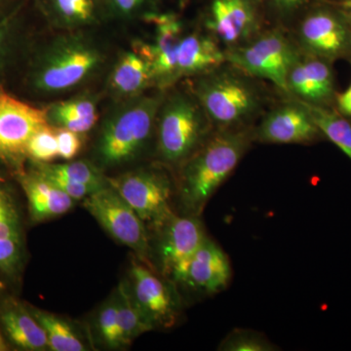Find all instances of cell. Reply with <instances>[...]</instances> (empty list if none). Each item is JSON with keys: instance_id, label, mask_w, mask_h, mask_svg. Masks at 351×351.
I'll return each mask as SVG.
<instances>
[{"instance_id": "cell-5", "label": "cell", "mask_w": 351, "mask_h": 351, "mask_svg": "<svg viewBox=\"0 0 351 351\" xmlns=\"http://www.w3.org/2000/svg\"><path fill=\"white\" fill-rule=\"evenodd\" d=\"M193 92L208 119L221 129L239 126L260 107L255 88L228 71L216 69L198 75Z\"/></svg>"}, {"instance_id": "cell-6", "label": "cell", "mask_w": 351, "mask_h": 351, "mask_svg": "<svg viewBox=\"0 0 351 351\" xmlns=\"http://www.w3.org/2000/svg\"><path fill=\"white\" fill-rule=\"evenodd\" d=\"M300 56L290 40L276 29L226 51V63L247 75L269 80L287 93L289 71Z\"/></svg>"}, {"instance_id": "cell-30", "label": "cell", "mask_w": 351, "mask_h": 351, "mask_svg": "<svg viewBox=\"0 0 351 351\" xmlns=\"http://www.w3.org/2000/svg\"><path fill=\"white\" fill-rule=\"evenodd\" d=\"M27 157L32 162L50 163L59 158L56 132L53 126L41 127L32 135L27 145Z\"/></svg>"}, {"instance_id": "cell-40", "label": "cell", "mask_w": 351, "mask_h": 351, "mask_svg": "<svg viewBox=\"0 0 351 351\" xmlns=\"http://www.w3.org/2000/svg\"><path fill=\"white\" fill-rule=\"evenodd\" d=\"M350 63H351V59L350 60Z\"/></svg>"}, {"instance_id": "cell-12", "label": "cell", "mask_w": 351, "mask_h": 351, "mask_svg": "<svg viewBox=\"0 0 351 351\" xmlns=\"http://www.w3.org/2000/svg\"><path fill=\"white\" fill-rule=\"evenodd\" d=\"M25 256L24 223L19 201L10 184L0 175V282H19Z\"/></svg>"}, {"instance_id": "cell-25", "label": "cell", "mask_w": 351, "mask_h": 351, "mask_svg": "<svg viewBox=\"0 0 351 351\" xmlns=\"http://www.w3.org/2000/svg\"><path fill=\"white\" fill-rule=\"evenodd\" d=\"M32 169L44 177L60 178L76 184H87L101 189L108 186V178L100 168L89 161H69L66 163L34 162Z\"/></svg>"}, {"instance_id": "cell-2", "label": "cell", "mask_w": 351, "mask_h": 351, "mask_svg": "<svg viewBox=\"0 0 351 351\" xmlns=\"http://www.w3.org/2000/svg\"><path fill=\"white\" fill-rule=\"evenodd\" d=\"M48 43L34 60L31 84L45 95L66 93L82 86L105 63L106 55L93 39L66 32Z\"/></svg>"}, {"instance_id": "cell-18", "label": "cell", "mask_w": 351, "mask_h": 351, "mask_svg": "<svg viewBox=\"0 0 351 351\" xmlns=\"http://www.w3.org/2000/svg\"><path fill=\"white\" fill-rule=\"evenodd\" d=\"M232 277L230 258L217 242L207 237L189 261L181 283L211 295L225 291Z\"/></svg>"}, {"instance_id": "cell-32", "label": "cell", "mask_w": 351, "mask_h": 351, "mask_svg": "<svg viewBox=\"0 0 351 351\" xmlns=\"http://www.w3.org/2000/svg\"><path fill=\"white\" fill-rule=\"evenodd\" d=\"M47 114L75 115L82 119L98 121V100L91 94H82L68 100L52 104L45 108Z\"/></svg>"}, {"instance_id": "cell-20", "label": "cell", "mask_w": 351, "mask_h": 351, "mask_svg": "<svg viewBox=\"0 0 351 351\" xmlns=\"http://www.w3.org/2000/svg\"><path fill=\"white\" fill-rule=\"evenodd\" d=\"M54 29L83 32L110 19L105 0H34Z\"/></svg>"}, {"instance_id": "cell-4", "label": "cell", "mask_w": 351, "mask_h": 351, "mask_svg": "<svg viewBox=\"0 0 351 351\" xmlns=\"http://www.w3.org/2000/svg\"><path fill=\"white\" fill-rule=\"evenodd\" d=\"M208 117L195 99L182 93L163 101L157 117V152L162 161L184 163L206 141Z\"/></svg>"}, {"instance_id": "cell-29", "label": "cell", "mask_w": 351, "mask_h": 351, "mask_svg": "<svg viewBox=\"0 0 351 351\" xmlns=\"http://www.w3.org/2000/svg\"><path fill=\"white\" fill-rule=\"evenodd\" d=\"M110 18L131 22L160 11L162 0H105Z\"/></svg>"}, {"instance_id": "cell-17", "label": "cell", "mask_w": 351, "mask_h": 351, "mask_svg": "<svg viewBox=\"0 0 351 351\" xmlns=\"http://www.w3.org/2000/svg\"><path fill=\"white\" fill-rule=\"evenodd\" d=\"M143 21L154 25L156 32L154 43L149 44L154 83L157 87L165 89L175 83L176 62L184 38V25L179 15L161 10L145 16Z\"/></svg>"}, {"instance_id": "cell-8", "label": "cell", "mask_w": 351, "mask_h": 351, "mask_svg": "<svg viewBox=\"0 0 351 351\" xmlns=\"http://www.w3.org/2000/svg\"><path fill=\"white\" fill-rule=\"evenodd\" d=\"M299 38L304 53L334 63L351 59V38L337 0H320L302 14Z\"/></svg>"}, {"instance_id": "cell-39", "label": "cell", "mask_w": 351, "mask_h": 351, "mask_svg": "<svg viewBox=\"0 0 351 351\" xmlns=\"http://www.w3.org/2000/svg\"><path fill=\"white\" fill-rule=\"evenodd\" d=\"M9 350V345L4 338L3 332H2L1 325H0V351Z\"/></svg>"}, {"instance_id": "cell-7", "label": "cell", "mask_w": 351, "mask_h": 351, "mask_svg": "<svg viewBox=\"0 0 351 351\" xmlns=\"http://www.w3.org/2000/svg\"><path fill=\"white\" fill-rule=\"evenodd\" d=\"M83 200L85 209L113 239L135 252L142 262L152 267L145 221L110 184Z\"/></svg>"}, {"instance_id": "cell-13", "label": "cell", "mask_w": 351, "mask_h": 351, "mask_svg": "<svg viewBox=\"0 0 351 351\" xmlns=\"http://www.w3.org/2000/svg\"><path fill=\"white\" fill-rule=\"evenodd\" d=\"M263 14L262 0H209L203 21L221 43L234 47L258 31Z\"/></svg>"}, {"instance_id": "cell-38", "label": "cell", "mask_w": 351, "mask_h": 351, "mask_svg": "<svg viewBox=\"0 0 351 351\" xmlns=\"http://www.w3.org/2000/svg\"><path fill=\"white\" fill-rule=\"evenodd\" d=\"M22 1L24 0H0V17L12 10L14 7L17 6Z\"/></svg>"}, {"instance_id": "cell-3", "label": "cell", "mask_w": 351, "mask_h": 351, "mask_svg": "<svg viewBox=\"0 0 351 351\" xmlns=\"http://www.w3.org/2000/svg\"><path fill=\"white\" fill-rule=\"evenodd\" d=\"M163 101L162 95L122 101L101 125L96 144L99 162L113 167L140 156L151 141Z\"/></svg>"}, {"instance_id": "cell-34", "label": "cell", "mask_w": 351, "mask_h": 351, "mask_svg": "<svg viewBox=\"0 0 351 351\" xmlns=\"http://www.w3.org/2000/svg\"><path fill=\"white\" fill-rule=\"evenodd\" d=\"M54 128L56 132L59 158L66 161L73 160L82 151V137L84 134L76 133L64 128Z\"/></svg>"}, {"instance_id": "cell-16", "label": "cell", "mask_w": 351, "mask_h": 351, "mask_svg": "<svg viewBox=\"0 0 351 351\" xmlns=\"http://www.w3.org/2000/svg\"><path fill=\"white\" fill-rule=\"evenodd\" d=\"M332 64L322 58L301 54L289 71L288 93L311 105L332 108L338 94Z\"/></svg>"}, {"instance_id": "cell-23", "label": "cell", "mask_w": 351, "mask_h": 351, "mask_svg": "<svg viewBox=\"0 0 351 351\" xmlns=\"http://www.w3.org/2000/svg\"><path fill=\"white\" fill-rule=\"evenodd\" d=\"M226 62V51L209 36L196 32L184 36L178 50L175 82L182 77L210 73Z\"/></svg>"}, {"instance_id": "cell-33", "label": "cell", "mask_w": 351, "mask_h": 351, "mask_svg": "<svg viewBox=\"0 0 351 351\" xmlns=\"http://www.w3.org/2000/svg\"><path fill=\"white\" fill-rule=\"evenodd\" d=\"M320 0H262L263 11L280 18H291L302 15L307 9Z\"/></svg>"}, {"instance_id": "cell-28", "label": "cell", "mask_w": 351, "mask_h": 351, "mask_svg": "<svg viewBox=\"0 0 351 351\" xmlns=\"http://www.w3.org/2000/svg\"><path fill=\"white\" fill-rule=\"evenodd\" d=\"M265 335L246 329L230 332L218 346L221 351H274L278 350Z\"/></svg>"}, {"instance_id": "cell-27", "label": "cell", "mask_w": 351, "mask_h": 351, "mask_svg": "<svg viewBox=\"0 0 351 351\" xmlns=\"http://www.w3.org/2000/svg\"><path fill=\"white\" fill-rule=\"evenodd\" d=\"M32 315L43 328L48 341V350L53 351H84L86 346L83 343L77 332L66 321L59 316L38 307L27 304Z\"/></svg>"}, {"instance_id": "cell-11", "label": "cell", "mask_w": 351, "mask_h": 351, "mask_svg": "<svg viewBox=\"0 0 351 351\" xmlns=\"http://www.w3.org/2000/svg\"><path fill=\"white\" fill-rule=\"evenodd\" d=\"M45 110L32 107L0 89V159L19 166L32 135L47 125Z\"/></svg>"}, {"instance_id": "cell-10", "label": "cell", "mask_w": 351, "mask_h": 351, "mask_svg": "<svg viewBox=\"0 0 351 351\" xmlns=\"http://www.w3.org/2000/svg\"><path fill=\"white\" fill-rule=\"evenodd\" d=\"M156 246L157 262L164 276L174 282L181 283L189 261L207 239L199 217L176 215L158 230Z\"/></svg>"}, {"instance_id": "cell-31", "label": "cell", "mask_w": 351, "mask_h": 351, "mask_svg": "<svg viewBox=\"0 0 351 351\" xmlns=\"http://www.w3.org/2000/svg\"><path fill=\"white\" fill-rule=\"evenodd\" d=\"M97 327L101 341L108 348H125L119 321V307L115 297L106 302L99 313Z\"/></svg>"}, {"instance_id": "cell-19", "label": "cell", "mask_w": 351, "mask_h": 351, "mask_svg": "<svg viewBox=\"0 0 351 351\" xmlns=\"http://www.w3.org/2000/svg\"><path fill=\"white\" fill-rule=\"evenodd\" d=\"M108 91L120 101L135 98L156 85L149 45L138 43L120 55L108 80Z\"/></svg>"}, {"instance_id": "cell-1", "label": "cell", "mask_w": 351, "mask_h": 351, "mask_svg": "<svg viewBox=\"0 0 351 351\" xmlns=\"http://www.w3.org/2000/svg\"><path fill=\"white\" fill-rule=\"evenodd\" d=\"M253 142L254 131L250 129H219L182 163L179 195L184 213L197 217L202 214Z\"/></svg>"}, {"instance_id": "cell-9", "label": "cell", "mask_w": 351, "mask_h": 351, "mask_svg": "<svg viewBox=\"0 0 351 351\" xmlns=\"http://www.w3.org/2000/svg\"><path fill=\"white\" fill-rule=\"evenodd\" d=\"M108 181L145 225L152 226L156 232L174 214L171 208L172 186L162 172L133 171L117 178H108Z\"/></svg>"}, {"instance_id": "cell-35", "label": "cell", "mask_w": 351, "mask_h": 351, "mask_svg": "<svg viewBox=\"0 0 351 351\" xmlns=\"http://www.w3.org/2000/svg\"><path fill=\"white\" fill-rule=\"evenodd\" d=\"M25 0L14 7L12 10L9 11L5 15L0 17V63L5 55L7 45L10 39L11 32L15 29L17 21L19 19L21 12L24 8Z\"/></svg>"}, {"instance_id": "cell-37", "label": "cell", "mask_w": 351, "mask_h": 351, "mask_svg": "<svg viewBox=\"0 0 351 351\" xmlns=\"http://www.w3.org/2000/svg\"><path fill=\"white\" fill-rule=\"evenodd\" d=\"M337 2H338L343 17H345L351 38V0H337Z\"/></svg>"}, {"instance_id": "cell-15", "label": "cell", "mask_w": 351, "mask_h": 351, "mask_svg": "<svg viewBox=\"0 0 351 351\" xmlns=\"http://www.w3.org/2000/svg\"><path fill=\"white\" fill-rule=\"evenodd\" d=\"M130 276L132 295L154 327H172L179 316V302L169 284L143 263H132Z\"/></svg>"}, {"instance_id": "cell-21", "label": "cell", "mask_w": 351, "mask_h": 351, "mask_svg": "<svg viewBox=\"0 0 351 351\" xmlns=\"http://www.w3.org/2000/svg\"><path fill=\"white\" fill-rule=\"evenodd\" d=\"M0 325L9 346L20 350H48V341L27 304L11 295L0 298Z\"/></svg>"}, {"instance_id": "cell-24", "label": "cell", "mask_w": 351, "mask_h": 351, "mask_svg": "<svg viewBox=\"0 0 351 351\" xmlns=\"http://www.w3.org/2000/svg\"><path fill=\"white\" fill-rule=\"evenodd\" d=\"M114 297L119 307L120 331L125 346H130L132 341L141 335L156 329L134 299L129 282L120 283Z\"/></svg>"}, {"instance_id": "cell-36", "label": "cell", "mask_w": 351, "mask_h": 351, "mask_svg": "<svg viewBox=\"0 0 351 351\" xmlns=\"http://www.w3.org/2000/svg\"><path fill=\"white\" fill-rule=\"evenodd\" d=\"M335 106H336L335 110L337 112L346 117H351V83L346 91L337 94Z\"/></svg>"}, {"instance_id": "cell-26", "label": "cell", "mask_w": 351, "mask_h": 351, "mask_svg": "<svg viewBox=\"0 0 351 351\" xmlns=\"http://www.w3.org/2000/svg\"><path fill=\"white\" fill-rule=\"evenodd\" d=\"M302 103L311 112L324 138L338 147L351 160V117L341 114L335 108Z\"/></svg>"}, {"instance_id": "cell-14", "label": "cell", "mask_w": 351, "mask_h": 351, "mask_svg": "<svg viewBox=\"0 0 351 351\" xmlns=\"http://www.w3.org/2000/svg\"><path fill=\"white\" fill-rule=\"evenodd\" d=\"M323 138L322 132L301 101L272 110L254 130V141L263 144H313Z\"/></svg>"}, {"instance_id": "cell-22", "label": "cell", "mask_w": 351, "mask_h": 351, "mask_svg": "<svg viewBox=\"0 0 351 351\" xmlns=\"http://www.w3.org/2000/svg\"><path fill=\"white\" fill-rule=\"evenodd\" d=\"M18 180L27 199L32 223H43L69 212L75 200L36 170L19 171Z\"/></svg>"}]
</instances>
